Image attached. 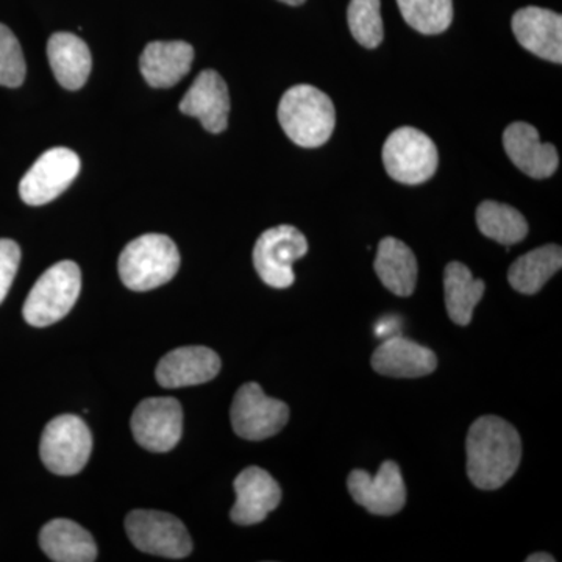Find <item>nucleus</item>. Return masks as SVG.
Here are the masks:
<instances>
[{
    "label": "nucleus",
    "mask_w": 562,
    "mask_h": 562,
    "mask_svg": "<svg viewBox=\"0 0 562 562\" xmlns=\"http://www.w3.org/2000/svg\"><path fill=\"white\" fill-rule=\"evenodd\" d=\"M373 371L394 379H419L438 368L435 351L409 341L403 336H391L372 355Z\"/></svg>",
    "instance_id": "obj_18"
},
{
    "label": "nucleus",
    "mask_w": 562,
    "mask_h": 562,
    "mask_svg": "<svg viewBox=\"0 0 562 562\" xmlns=\"http://www.w3.org/2000/svg\"><path fill=\"white\" fill-rule=\"evenodd\" d=\"M562 250L557 244L538 247L513 262L508 271L509 284L520 294L532 295L546 286L554 273L561 271Z\"/></svg>",
    "instance_id": "obj_24"
},
{
    "label": "nucleus",
    "mask_w": 562,
    "mask_h": 562,
    "mask_svg": "<svg viewBox=\"0 0 562 562\" xmlns=\"http://www.w3.org/2000/svg\"><path fill=\"white\" fill-rule=\"evenodd\" d=\"M280 2L286 3V5L299 7L305 3V0H280Z\"/></svg>",
    "instance_id": "obj_31"
},
{
    "label": "nucleus",
    "mask_w": 562,
    "mask_h": 562,
    "mask_svg": "<svg viewBox=\"0 0 562 562\" xmlns=\"http://www.w3.org/2000/svg\"><path fill=\"white\" fill-rule=\"evenodd\" d=\"M194 49L184 41H154L139 58V69L151 88H172L191 70Z\"/></svg>",
    "instance_id": "obj_19"
},
{
    "label": "nucleus",
    "mask_w": 562,
    "mask_h": 562,
    "mask_svg": "<svg viewBox=\"0 0 562 562\" xmlns=\"http://www.w3.org/2000/svg\"><path fill=\"white\" fill-rule=\"evenodd\" d=\"M484 281L473 279L471 269L453 261L443 271V292L450 319L461 327L471 324L473 310L484 295Z\"/></svg>",
    "instance_id": "obj_23"
},
{
    "label": "nucleus",
    "mask_w": 562,
    "mask_h": 562,
    "mask_svg": "<svg viewBox=\"0 0 562 562\" xmlns=\"http://www.w3.org/2000/svg\"><path fill=\"white\" fill-rule=\"evenodd\" d=\"M527 562H554V558L549 553H535L527 558Z\"/></svg>",
    "instance_id": "obj_30"
},
{
    "label": "nucleus",
    "mask_w": 562,
    "mask_h": 562,
    "mask_svg": "<svg viewBox=\"0 0 562 562\" xmlns=\"http://www.w3.org/2000/svg\"><path fill=\"white\" fill-rule=\"evenodd\" d=\"M131 425L143 449L154 453L171 452L183 432V409L177 398H146L136 406Z\"/></svg>",
    "instance_id": "obj_11"
},
{
    "label": "nucleus",
    "mask_w": 562,
    "mask_h": 562,
    "mask_svg": "<svg viewBox=\"0 0 562 562\" xmlns=\"http://www.w3.org/2000/svg\"><path fill=\"white\" fill-rule=\"evenodd\" d=\"M403 20L424 35H439L453 21V0H397Z\"/></svg>",
    "instance_id": "obj_26"
},
{
    "label": "nucleus",
    "mask_w": 562,
    "mask_h": 562,
    "mask_svg": "<svg viewBox=\"0 0 562 562\" xmlns=\"http://www.w3.org/2000/svg\"><path fill=\"white\" fill-rule=\"evenodd\" d=\"M279 122L292 143L316 149L324 146L335 132V105L324 91L312 85H297L281 98Z\"/></svg>",
    "instance_id": "obj_2"
},
{
    "label": "nucleus",
    "mask_w": 562,
    "mask_h": 562,
    "mask_svg": "<svg viewBox=\"0 0 562 562\" xmlns=\"http://www.w3.org/2000/svg\"><path fill=\"white\" fill-rule=\"evenodd\" d=\"M221 358L216 351L203 346L180 347L169 351L158 362L157 382L166 390L198 386L216 379L221 372Z\"/></svg>",
    "instance_id": "obj_13"
},
{
    "label": "nucleus",
    "mask_w": 562,
    "mask_h": 562,
    "mask_svg": "<svg viewBox=\"0 0 562 562\" xmlns=\"http://www.w3.org/2000/svg\"><path fill=\"white\" fill-rule=\"evenodd\" d=\"M181 113L201 121L210 133L227 128L231 114V94L227 83L213 69L203 70L180 102Z\"/></svg>",
    "instance_id": "obj_14"
},
{
    "label": "nucleus",
    "mask_w": 562,
    "mask_h": 562,
    "mask_svg": "<svg viewBox=\"0 0 562 562\" xmlns=\"http://www.w3.org/2000/svg\"><path fill=\"white\" fill-rule=\"evenodd\" d=\"M180 268V254L169 236L149 233L128 243L117 269L128 290L146 292L171 281Z\"/></svg>",
    "instance_id": "obj_3"
},
{
    "label": "nucleus",
    "mask_w": 562,
    "mask_h": 562,
    "mask_svg": "<svg viewBox=\"0 0 562 562\" xmlns=\"http://www.w3.org/2000/svg\"><path fill=\"white\" fill-rule=\"evenodd\" d=\"M503 147L514 166L531 179H549L560 166L553 144L542 143L539 132L527 122H514L506 127Z\"/></svg>",
    "instance_id": "obj_17"
},
{
    "label": "nucleus",
    "mask_w": 562,
    "mask_h": 562,
    "mask_svg": "<svg viewBox=\"0 0 562 562\" xmlns=\"http://www.w3.org/2000/svg\"><path fill=\"white\" fill-rule=\"evenodd\" d=\"M308 254V241L299 228L279 225L262 233L254 247V266L268 286L286 290L295 280L294 262Z\"/></svg>",
    "instance_id": "obj_7"
},
{
    "label": "nucleus",
    "mask_w": 562,
    "mask_h": 562,
    "mask_svg": "<svg viewBox=\"0 0 562 562\" xmlns=\"http://www.w3.org/2000/svg\"><path fill=\"white\" fill-rule=\"evenodd\" d=\"M21 262V249L11 239H0V303L9 294Z\"/></svg>",
    "instance_id": "obj_29"
},
{
    "label": "nucleus",
    "mask_w": 562,
    "mask_h": 562,
    "mask_svg": "<svg viewBox=\"0 0 562 562\" xmlns=\"http://www.w3.org/2000/svg\"><path fill=\"white\" fill-rule=\"evenodd\" d=\"M236 503L231 519L241 527L262 522L281 502L279 483L265 469H244L235 480Z\"/></svg>",
    "instance_id": "obj_15"
},
{
    "label": "nucleus",
    "mask_w": 562,
    "mask_h": 562,
    "mask_svg": "<svg viewBox=\"0 0 562 562\" xmlns=\"http://www.w3.org/2000/svg\"><path fill=\"white\" fill-rule=\"evenodd\" d=\"M125 531L144 553L181 560L192 552L190 532L172 514L136 509L125 517Z\"/></svg>",
    "instance_id": "obj_8"
},
{
    "label": "nucleus",
    "mask_w": 562,
    "mask_h": 562,
    "mask_svg": "<svg viewBox=\"0 0 562 562\" xmlns=\"http://www.w3.org/2000/svg\"><path fill=\"white\" fill-rule=\"evenodd\" d=\"M52 72L58 83L70 91L80 90L87 83L92 69L91 52L79 36L68 32L54 33L47 44Z\"/></svg>",
    "instance_id": "obj_20"
},
{
    "label": "nucleus",
    "mask_w": 562,
    "mask_h": 562,
    "mask_svg": "<svg viewBox=\"0 0 562 562\" xmlns=\"http://www.w3.org/2000/svg\"><path fill=\"white\" fill-rule=\"evenodd\" d=\"M373 268L383 286L392 294L409 297L416 290L419 273L416 255L401 239L390 236L380 241Z\"/></svg>",
    "instance_id": "obj_22"
},
{
    "label": "nucleus",
    "mask_w": 562,
    "mask_h": 562,
    "mask_svg": "<svg viewBox=\"0 0 562 562\" xmlns=\"http://www.w3.org/2000/svg\"><path fill=\"white\" fill-rule=\"evenodd\" d=\"M513 32L520 46L543 60L562 63V16L552 10L527 7L513 16Z\"/></svg>",
    "instance_id": "obj_16"
},
{
    "label": "nucleus",
    "mask_w": 562,
    "mask_h": 562,
    "mask_svg": "<svg viewBox=\"0 0 562 562\" xmlns=\"http://www.w3.org/2000/svg\"><path fill=\"white\" fill-rule=\"evenodd\" d=\"M351 498L375 516H394L406 502V487L397 462L384 461L375 476L353 471L347 480Z\"/></svg>",
    "instance_id": "obj_12"
},
{
    "label": "nucleus",
    "mask_w": 562,
    "mask_h": 562,
    "mask_svg": "<svg viewBox=\"0 0 562 562\" xmlns=\"http://www.w3.org/2000/svg\"><path fill=\"white\" fill-rule=\"evenodd\" d=\"M347 21L351 35L366 49H375L382 44V0H350Z\"/></svg>",
    "instance_id": "obj_27"
},
{
    "label": "nucleus",
    "mask_w": 562,
    "mask_h": 562,
    "mask_svg": "<svg viewBox=\"0 0 562 562\" xmlns=\"http://www.w3.org/2000/svg\"><path fill=\"white\" fill-rule=\"evenodd\" d=\"M476 225L486 238L508 247L524 241L528 235V222L524 214L513 206L494 201L480 203Z\"/></svg>",
    "instance_id": "obj_25"
},
{
    "label": "nucleus",
    "mask_w": 562,
    "mask_h": 562,
    "mask_svg": "<svg viewBox=\"0 0 562 562\" xmlns=\"http://www.w3.org/2000/svg\"><path fill=\"white\" fill-rule=\"evenodd\" d=\"M80 172V158L66 147L44 151L22 177L20 195L32 206L46 205L63 194Z\"/></svg>",
    "instance_id": "obj_10"
},
{
    "label": "nucleus",
    "mask_w": 562,
    "mask_h": 562,
    "mask_svg": "<svg viewBox=\"0 0 562 562\" xmlns=\"http://www.w3.org/2000/svg\"><path fill=\"white\" fill-rule=\"evenodd\" d=\"M383 162L391 179L420 184L435 176L439 165L438 147L430 136L414 127H401L387 136Z\"/></svg>",
    "instance_id": "obj_6"
},
{
    "label": "nucleus",
    "mask_w": 562,
    "mask_h": 562,
    "mask_svg": "<svg viewBox=\"0 0 562 562\" xmlns=\"http://www.w3.org/2000/svg\"><path fill=\"white\" fill-rule=\"evenodd\" d=\"M81 290V272L74 261H60L47 269L29 292L24 319L36 328L63 319L76 305Z\"/></svg>",
    "instance_id": "obj_4"
},
{
    "label": "nucleus",
    "mask_w": 562,
    "mask_h": 562,
    "mask_svg": "<svg viewBox=\"0 0 562 562\" xmlns=\"http://www.w3.org/2000/svg\"><path fill=\"white\" fill-rule=\"evenodd\" d=\"M468 476L483 491L501 490L513 479L522 460L519 431L497 416H483L469 428L465 439Z\"/></svg>",
    "instance_id": "obj_1"
},
{
    "label": "nucleus",
    "mask_w": 562,
    "mask_h": 562,
    "mask_svg": "<svg viewBox=\"0 0 562 562\" xmlns=\"http://www.w3.org/2000/svg\"><path fill=\"white\" fill-rule=\"evenodd\" d=\"M91 452L90 427L72 414H63L52 419L41 436V461L55 475H77L83 471Z\"/></svg>",
    "instance_id": "obj_5"
},
{
    "label": "nucleus",
    "mask_w": 562,
    "mask_h": 562,
    "mask_svg": "<svg viewBox=\"0 0 562 562\" xmlns=\"http://www.w3.org/2000/svg\"><path fill=\"white\" fill-rule=\"evenodd\" d=\"M25 58L20 41L7 25L0 24V85L18 88L24 83Z\"/></svg>",
    "instance_id": "obj_28"
},
{
    "label": "nucleus",
    "mask_w": 562,
    "mask_h": 562,
    "mask_svg": "<svg viewBox=\"0 0 562 562\" xmlns=\"http://www.w3.org/2000/svg\"><path fill=\"white\" fill-rule=\"evenodd\" d=\"M40 547L55 562H92L98 546L90 532L68 519H54L40 532Z\"/></svg>",
    "instance_id": "obj_21"
},
{
    "label": "nucleus",
    "mask_w": 562,
    "mask_h": 562,
    "mask_svg": "<svg viewBox=\"0 0 562 562\" xmlns=\"http://www.w3.org/2000/svg\"><path fill=\"white\" fill-rule=\"evenodd\" d=\"M232 427L246 441H265L283 430L290 420L286 403L268 397L258 383H246L236 392L231 409Z\"/></svg>",
    "instance_id": "obj_9"
}]
</instances>
